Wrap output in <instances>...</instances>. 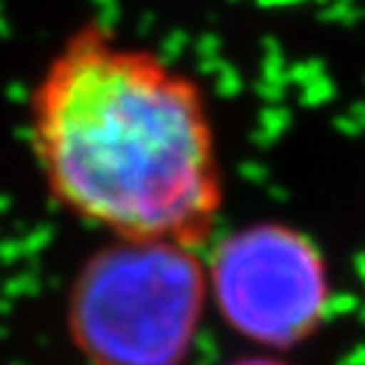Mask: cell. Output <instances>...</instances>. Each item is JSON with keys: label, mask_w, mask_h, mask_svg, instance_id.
<instances>
[{"label": "cell", "mask_w": 365, "mask_h": 365, "mask_svg": "<svg viewBox=\"0 0 365 365\" xmlns=\"http://www.w3.org/2000/svg\"><path fill=\"white\" fill-rule=\"evenodd\" d=\"M30 149L60 209L108 238L203 249L225 176L192 76L101 22L71 30L30 92Z\"/></svg>", "instance_id": "cell-1"}, {"label": "cell", "mask_w": 365, "mask_h": 365, "mask_svg": "<svg viewBox=\"0 0 365 365\" xmlns=\"http://www.w3.org/2000/svg\"><path fill=\"white\" fill-rule=\"evenodd\" d=\"M200 249L108 238L66 295V333L87 365H187L209 314Z\"/></svg>", "instance_id": "cell-2"}, {"label": "cell", "mask_w": 365, "mask_h": 365, "mask_svg": "<svg viewBox=\"0 0 365 365\" xmlns=\"http://www.w3.org/2000/svg\"><path fill=\"white\" fill-rule=\"evenodd\" d=\"M203 252L209 309L255 352H295L327 322L330 262L298 225L247 222L214 235Z\"/></svg>", "instance_id": "cell-3"}, {"label": "cell", "mask_w": 365, "mask_h": 365, "mask_svg": "<svg viewBox=\"0 0 365 365\" xmlns=\"http://www.w3.org/2000/svg\"><path fill=\"white\" fill-rule=\"evenodd\" d=\"M222 365H298L292 363L287 354H271V352H247V354H238L233 360H227V363Z\"/></svg>", "instance_id": "cell-4"}]
</instances>
